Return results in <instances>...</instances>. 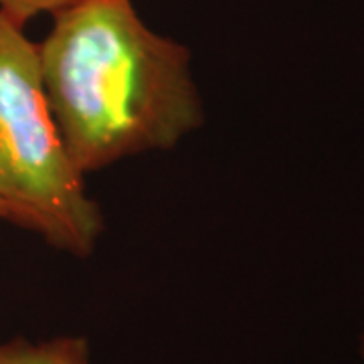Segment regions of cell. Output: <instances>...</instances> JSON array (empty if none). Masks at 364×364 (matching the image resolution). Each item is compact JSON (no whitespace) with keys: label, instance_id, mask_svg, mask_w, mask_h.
Returning a JSON list of instances; mask_svg holds the SVG:
<instances>
[{"label":"cell","instance_id":"obj_1","mask_svg":"<svg viewBox=\"0 0 364 364\" xmlns=\"http://www.w3.org/2000/svg\"><path fill=\"white\" fill-rule=\"evenodd\" d=\"M39 45L45 95L81 176L170 150L205 114L188 49L146 25L132 0H77Z\"/></svg>","mask_w":364,"mask_h":364},{"label":"cell","instance_id":"obj_6","mask_svg":"<svg viewBox=\"0 0 364 364\" xmlns=\"http://www.w3.org/2000/svg\"><path fill=\"white\" fill-rule=\"evenodd\" d=\"M0 221H2V208H0Z\"/></svg>","mask_w":364,"mask_h":364},{"label":"cell","instance_id":"obj_2","mask_svg":"<svg viewBox=\"0 0 364 364\" xmlns=\"http://www.w3.org/2000/svg\"><path fill=\"white\" fill-rule=\"evenodd\" d=\"M0 208L2 221L85 257L104 217L85 191L55 124L41 75L39 45L0 11Z\"/></svg>","mask_w":364,"mask_h":364},{"label":"cell","instance_id":"obj_3","mask_svg":"<svg viewBox=\"0 0 364 364\" xmlns=\"http://www.w3.org/2000/svg\"><path fill=\"white\" fill-rule=\"evenodd\" d=\"M0 364H91L90 344L81 336L31 342L13 338L0 342Z\"/></svg>","mask_w":364,"mask_h":364},{"label":"cell","instance_id":"obj_4","mask_svg":"<svg viewBox=\"0 0 364 364\" xmlns=\"http://www.w3.org/2000/svg\"><path fill=\"white\" fill-rule=\"evenodd\" d=\"M77 0H0V11L11 16L14 23L25 26L41 14H55L71 6Z\"/></svg>","mask_w":364,"mask_h":364},{"label":"cell","instance_id":"obj_5","mask_svg":"<svg viewBox=\"0 0 364 364\" xmlns=\"http://www.w3.org/2000/svg\"><path fill=\"white\" fill-rule=\"evenodd\" d=\"M360 356L364 358V332H363V338H360Z\"/></svg>","mask_w":364,"mask_h":364}]
</instances>
